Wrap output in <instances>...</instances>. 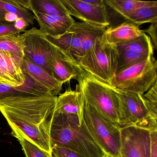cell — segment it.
<instances>
[{
  "label": "cell",
  "mask_w": 157,
  "mask_h": 157,
  "mask_svg": "<svg viewBox=\"0 0 157 157\" xmlns=\"http://www.w3.org/2000/svg\"><path fill=\"white\" fill-rule=\"evenodd\" d=\"M105 157H112V156H110V155H106V156Z\"/></svg>",
  "instance_id": "f35d334b"
},
{
  "label": "cell",
  "mask_w": 157,
  "mask_h": 157,
  "mask_svg": "<svg viewBox=\"0 0 157 157\" xmlns=\"http://www.w3.org/2000/svg\"><path fill=\"white\" fill-rule=\"evenodd\" d=\"M0 50L10 56L22 66L25 56L23 44L19 35L0 36Z\"/></svg>",
  "instance_id": "7402d4cb"
},
{
  "label": "cell",
  "mask_w": 157,
  "mask_h": 157,
  "mask_svg": "<svg viewBox=\"0 0 157 157\" xmlns=\"http://www.w3.org/2000/svg\"><path fill=\"white\" fill-rule=\"evenodd\" d=\"M47 40L55 46L70 54L76 60L80 47V36L73 25L64 34L52 37L45 35Z\"/></svg>",
  "instance_id": "ffe728a7"
},
{
  "label": "cell",
  "mask_w": 157,
  "mask_h": 157,
  "mask_svg": "<svg viewBox=\"0 0 157 157\" xmlns=\"http://www.w3.org/2000/svg\"><path fill=\"white\" fill-rule=\"evenodd\" d=\"M157 79V61L153 56L117 73L110 86L119 92L143 94Z\"/></svg>",
  "instance_id": "8992f818"
},
{
  "label": "cell",
  "mask_w": 157,
  "mask_h": 157,
  "mask_svg": "<svg viewBox=\"0 0 157 157\" xmlns=\"http://www.w3.org/2000/svg\"><path fill=\"white\" fill-rule=\"evenodd\" d=\"M117 48L118 57L116 74L135 64L145 60L149 57H151L128 49H122L117 47Z\"/></svg>",
  "instance_id": "4316f807"
},
{
  "label": "cell",
  "mask_w": 157,
  "mask_h": 157,
  "mask_svg": "<svg viewBox=\"0 0 157 157\" xmlns=\"http://www.w3.org/2000/svg\"><path fill=\"white\" fill-rule=\"evenodd\" d=\"M0 8L24 19L30 25L34 23V16L29 10V0H0Z\"/></svg>",
  "instance_id": "cb8c5ba5"
},
{
  "label": "cell",
  "mask_w": 157,
  "mask_h": 157,
  "mask_svg": "<svg viewBox=\"0 0 157 157\" xmlns=\"http://www.w3.org/2000/svg\"><path fill=\"white\" fill-rule=\"evenodd\" d=\"M55 111L65 114L77 116L82 121V102L79 92L68 89L59 94L57 98Z\"/></svg>",
  "instance_id": "d6986e66"
},
{
  "label": "cell",
  "mask_w": 157,
  "mask_h": 157,
  "mask_svg": "<svg viewBox=\"0 0 157 157\" xmlns=\"http://www.w3.org/2000/svg\"><path fill=\"white\" fill-rule=\"evenodd\" d=\"M22 33L17 30L14 26L13 23H0V36L11 34H20Z\"/></svg>",
  "instance_id": "4dcf8cb0"
},
{
  "label": "cell",
  "mask_w": 157,
  "mask_h": 157,
  "mask_svg": "<svg viewBox=\"0 0 157 157\" xmlns=\"http://www.w3.org/2000/svg\"><path fill=\"white\" fill-rule=\"evenodd\" d=\"M70 16H74L82 22L106 27L109 25L106 6H93L83 0H61Z\"/></svg>",
  "instance_id": "8fae6325"
},
{
  "label": "cell",
  "mask_w": 157,
  "mask_h": 157,
  "mask_svg": "<svg viewBox=\"0 0 157 157\" xmlns=\"http://www.w3.org/2000/svg\"><path fill=\"white\" fill-rule=\"evenodd\" d=\"M80 36L78 56L76 59L86 54L94 45L96 39L103 35L106 27L85 22H76L73 25Z\"/></svg>",
  "instance_id": "ac0fdd59"
},
{
  "label": "cell",
  "mask_w": 157,
  "mask_h": 157,
  "mask_svg": "<svg viewBox=\"0 0 157 157\" xmlns=\"http://www.w3.org/2000/svg\"><path fill=\"white\" fill-rule=\"evenodd\" d=\"M157 22H155L151 24L147 29L143 30V32L145 33H147L149 35V36L154 45L153 47L156 49L157 46Z\"/></svg>",
  "instance_id": "1f68e13d"
},
{
  "label": "cell",
  "mask_w": 157,
  "mask_h": 157,
  "mask_svg": "<svg viewBox=\"0 0 157 157\" xmlns=\"http://www.w3.org/2000/svg\"><path fill=\"white\" fill-rule=\"evenodd\" d=\"M6 12L0 8V23L6 22L5 20V14Z\"/></svg>",
  "instance_id": "8d00e7d4"
},
{
  "label": "cell",
  "mask_w": 157,
  "mask_h": 157,
  "mask_svg": "<svg viewBox=\"0 0 157 157\" xmlns=\"http://www.w3.org/2000/svg\"><path fill=\"white\" fill-rule=\"evenodd\" d=\"M53 147L70 150L84 157H105L107 154L96 143L83 119L77 116L55 111L48 128Z\"/></svg>",
  "instance_id": "6da1fadb"
},
{
  "label": "cell",
  "mask_w": 157,
  "mask_h": 157,
  "mask_svg": "<svg viewBox=\"0 0 157 157\" xmlns=\"http://www.w3.org/2000/svg\"><path fill=\"white\" fill-rule=\"evenodd\" d=\"M83 1L96 7H103L106 6L104 0H83Z\"/></svg>",
  "instance_id": "e575fe53"
},
{
  "label": "cell",
  "mask_w": 157,
  "mask_h": 157,
  "mask_svg": "<svg viewBox=\"0 0 157 157\" xmlns=\"http://www.w3.org/2000/svg\"><path fill=\"white\" fill-rule=\"evenodd\" d=\"M25 83L21 86L12 87L0 83V100L10 97L20 96H46L53 95L46 88L39 84L27 74Z\"/></svg>",
  "instance_id": "5bb4252c"
},
{
  "label": "cell",
  "mask_w": 157,
  "mask_h": 157,
  "mask_svg": "<svg viewBox=\"0 0 157 157\" xmlns=\"http://www.w3.org/2000/svg\"><path fill=\"white\" fill-rule=\"evenodd\" d=\"M0 112L10 127L19 129L38 147L52 154V147L47 128L28 121L16 114L0 107Z\"/></svg>",
  "instance_id": "30bf717a"
},
{
  "label": "cell",
  "mask_w": 157,
  "mask_h": 157,
  "mask_svg": "<svg viewBox=\"0 0 157 157\" xmlns=\"http://www.w3.org/2000/svg\"><path fill=\"white\" fill-rule=\"evenodd\" d=\"M29 10L54 16L69 15L61 0H29Z\"/></svg>",
  "instance_id": "603a6c76"
},
{
  "label": "cell",
  "mask_w": 157,
  "mask_h": 157,
  "mask_svg": "<svg viewBox=\"0 0 157 157\" xmlns=\"http://www.w3.org/2000/svg\"><path fill=\"white\" fill-rule=\"evenodd\" d=\"M126 21L139 26L145 23L157 22V2L139 7L124 17Z\"/></svg>",
  "instance_id": "44dd1931"
},
{
  "label": "cell",
  "mask_w": 157,
  "mask_h": 157,
  "mask_svg": "<svg viewBox=\"0 0 157 157\" xmlns=\"http://www.w3.org/2000/svg\"><path fill=\"white\" fill-rule=\"evenodd\" d=\"M10 128L11 135L20 142L25 157H54L53 154H50L38 147L19 129L13 127Z\"/></svg>",
  "instance_id": "d4e9b609"
},
{
  "label": "cell",
  "mask_w": 157,
  "mask_h": 157,
  "mask_svg": "<svg viewBox=\"0 0 157 157\" xmlns=\"http://www.w3.org/2000/svg\"><path fill=\"white\" fill-rule=\"evenodd\" d=\"M81 96L83 121L93 138L107 155L122 157L121 128L101 117Z\"/></svg>",
  "instance_id": "5b68a950"
},
{
  "label": "cell",
  "mask_w": 157,
  "mask_h": 157,
  "mask_svg": "<svg viewBox=\"0 0 157 157\" xmlns=\"http://www.w3.org/2000/svg\"><path fill=\"white\" fill-rule=\"evenodd\" d=\"M35 20L40 26V32L52 37H57L66 33L74 25L75 21L70 15L54 16L31 11Z\"/></svg>",
  "instance_id": "4fadbf2b"
},
{
  "label": "cell",
  "mask_w": 157,
  "mask_h": 157,
  "mask_svg": "<svg viewBox=\"0 0 157 157\" xmlns=\"http://www.w3.org/2000/svg\"><path fill=\"white\" fill-rule=\"evenodd\" d=\"M0 130H1V126H0Z\"/></svg>",
  "instance_id": "ab89813d"
},
{
  "label": "cell",
  "mask_w": 157,
  "mask_h": 157,
  "mask_svg": "<svg viewBox=\"0 0 157 157\" xmlns=\"http://www.w3.org/2000/svg\"><path fill=\"white\" fill-rule=\"evenodd\" d=\"M144 33L139 26L126 22L117 26L106 28L104 35L108 43L117 46L135 40Z\"/></svg>",
  "instance_id": "e0dca14e"
},
{
  "label": "cell",
  "mask_w": 157,
  "mask_h": 157,
  "mask_svg": "<svg viewBox=\"0 0 157 157\" xmlns=\"http://www.w3.org/2000/svg\"><path fill=\"white\" fill-rule=\"evenodd\" d=\"M76 91L101 117L123 128V110L118 92L85 72L78 78Z\"/></svg>",
  "instance_id": "7a4b0ae2"
},
{
  "label": "cell",
  "mask_w": 157,
  "mask_h": 157,
  "mask_svg": "<svg viewBox=\"0 0 157 157\" xmlns=\"http://www.w3.org/2000/svg\"><path fill=\"white\" fill-rule=\"evenodd\" d=\"M52 154L54 157H84L72 151L59 147H53Z\"/></svg>",
  "instance_id": "f546056e"
},
{
  "label": "cell",
  "mask_w": 157,
  "mask_h": 157,
  "mask_svg": "<svg viewBox=\"0 0 157 157\" xmlns=\"http://www.w3.org/2000/svg\"><path fill=\"white\" fill-rule=\"evenodd\" d=\"M49 66L52 76L63 84L71 79H78L83 71L70 54L54 45Z\"/></svg>",
  "instance_id": "7c38bea8"
},
{
  "label": "cell",
  "mask_w": 157,
  "mask_h": 157,
  "mask_svg": "<svg viewBox=\"0 0 157 157\" xmlns=\"http://www.w3.org/2000/svg\"><path fill=\"white\" fill-rule=\"evenodd\" d=\"M122 157H150V132L134 126L121 128Z\"/></svg>",
  "instance_id": "9c48e42d"
},
{
  "label": "cell",
  "mask_w": 157,
  "mask_h": 157,
  "mask_svg": "<svg viewBox=\"0 0 157 157\" xmlns=\"http://www.w3.org/2000/svg\"><path fill=\"white\" fill-rule=\"evenodd\" d=\"M117 46L118 48L145 54L149 56H153L154 55V47L152 42L149 36L145 33L135 40Z\"/></svg>",
  "instance_id": "484cf974"
},
{
  "label": "cell",
  "mask_w": 157,
  "mask_h": 157,
  "mask_svg": "<svg viewBox=\"0 0 157 157\" xmlns=\"http://www.w3.org/2000/svg\"><path fill=\"white\" fill-rule=\"evenodd\" d=\"M150 157H157V130L150 132Z\"/></svg>",
  "instance_id": "d6a6232c"
},
{
  "label": "cell",
  "mask_w": 157,
  "mask_h": 157,
  "mask_svg": "<svg viewBox=\"0 0 157 157\" xmlns=\"http://www.w3.org/2000/svg\"><path fill=\"white\" fill-rule=\"evenodd\" d=\"M106 6L124 17L135 10L137 8L149 4L150 2L139 1H121V0H105Z\"/></svg>",
  "instance_id": "83f0119b"
},
{
  "label": "cell",
  "mask_w": 157,
  "mask_h": 157,
  "mask_svg": "<svg viewBox=\"0 0 157 157\" xmlns=\"http://www.w3.org/2000/svg\"><path fill=\"white\" fill-rule=\"evenodd\" d=\"M18 18L17 15L11 13L6 12L5 14V21L9 23H14Z\"/></svg>",
  "instance_id": "d590c367"
},
{
  "label": "cell",
  "mask_w": 157,
  "mask_h": 157,
  "mask_svg": "<svg viewBox=\"0 0 157 157\" xmlns=\"http://www.w3.org/2000/svg\"><path fill=\"white\" fill-rule=\"evenodd\" d=\"M14 27L16 29L24 33L26 30V28L30 26V25L24 19L19 18L13 23Z\"/></svg>",
  "instance_id": "836d02e7"
},
{
  "label": "cell",
  "mask_w": 157,
  "mask_h": 157,
  "mask_svg": "<svg viewBox=\"0 0 157 157\" xmlns=\"http://www.w3.org/2000/svg\"><path fill=\"white\" fill-rule=\"evenodd\" d=\"M0 72L3 84L12 87L22 86L26 78L23 72L21 66L12 58L0 50Z\"/></svg>",
  "instance_id": "2e32d148"
},
{
  "label": "cell",
  "mask_w": 157,
  "mask_h": 157,
  "mask_svg": "<svg viewBox=\"0 0 157 157\" xmlns=\"http://www.w3.org/2000/svg\"><path fill=\"white\" fill-rule=\"evenodd\" d=\"M21 67L24 73L29 75L39 84L46 88L53 95L57 96L59 94L63 83L49 75L26 57L24 59Z\"/></svg>",
  "instance_id": "9a60e30c"
},
{
  "label": "cell",
  "mask_w": 157,
  "mask_h": 157,
  "mask_svg": "<svg viewBox=\"0 0 157 157\" xmlns=\"http://www.w3.org/2000/svg\"><path fill=\"white\" fill-rule=\"evenodd\" d=\"M0 83H3V79H2V77L1 72H0Z\"/></svg>",
  "instance_id": "74e56055"
},
{
  "label": "cell",
  "mask_w": 157,
  "mask_h": 157,
  "mask_svg": "<svg viewBox=\"0 0 157 157\" xmlns=\"http://www.w3.org/2000/svg\"><path fill=\"white\" fill-rule=\"evenodd\" d=\"M118 93L122 103L123 128L134 126L149 132L157 130V116L148 111L142 100V94Z\"/></svg>",
  "instance_id": "52a82bcc"
},
{
  "label": "cell",
  "mask_w": 157,
  "mask_h": 157,
  "mask_svg": "<svg viewBox=\"0 0 157 157\" xmlns=\"http://www.w3.org/2000/svg\"><path fill=\"white\" fill-rule=\"evenodd\" d=\"M118 57L117 47L108 43L103 35L96 39L86 54L76 61L89 75L110 85L116 74Z\"/></svg>",
  "instance_id": "3957f363"
},
{
  "label": "cell",
  "mask_w": 157,
  "mask_h": 157,
  "mask_svg": "<svg viewBox=\"0 0 157 157\" xmlns=\"http://www.w3.org/2000/svg\"><path fill=\"white\" fill-rule=\"evenodd\" d=\"M146 92L141 95L143 102L148 111L157 116V82Z\"/></svg>",
  "instance_id": "f1b7e54d"
},
{
  "label": "cell",
  "mask_w": 157,
  "mask_h": 157,
  "mask_svg": "<svg viewBox=\"0 0 157 157\" xmlns=\"http://www.w3.org/2000/svg\"><path fill=\"white\" fill-rule=\"evenodd\" d=\"M57 96H20L0 100V107L47 129L55 111Z\"/></svg>",
  "instance_id": "277c9868"
},
{
  "label": "cell",
  "mask_w": 157,
  "mask_h": 157,
  "mask_svg": "<svg viewBox=\"0 0 157 157\" xmlns=\"http://www.w3.org/2000/svg\"><path fill=\"white\" fill-rule=\"evenodd\" d=\"M18 35L23 44L25 56L52 76L49 63L54 45L47 40L45 35L35 27Z\"/></svg>",
  "instance_id": "ba28073f"
}]
</instances>
